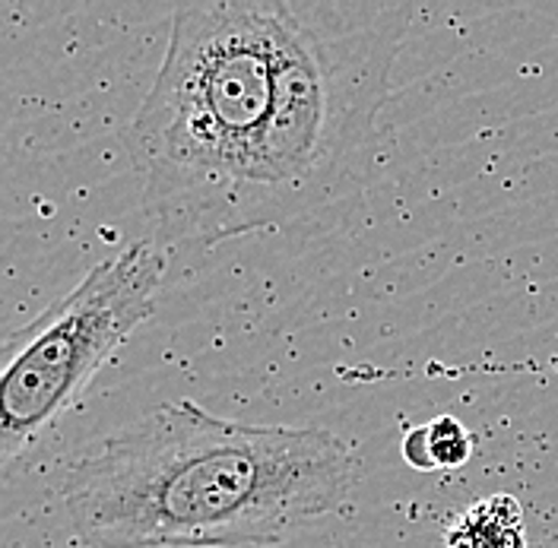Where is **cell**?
<instances>
[{
    "instance_id": "5",
    "label": "cell",
    "mask_w": 558,
    "mask_h": 548,
    "mask_svg": "<svg viewBox=\"0 0 558 548\" xmlns=\"http://www.w3.org/2000/svg\"><path fill=\"white\" fill-rule=\"evenodd\" d=\"M473 431L453 418V415H438L425 425H413L403 431L400 453L407 466L418 473H445V470H460L473 456Z\"/></svg>"
},
{
    "instance_id": "1",
    "label": "cell",
    "mask_w": 558,
    "mask_h": 548,
    "mask_svg": "<svg viewBox=\"0 0 558 548\" xmlns=\"http://www.w3.org/2000/svg\"><path fill=\"white\" fill-rule=\"evenodd\" d=\"M407 10L222 0L181 7L124 127L159 247L209 251L327 209L362 181Z\"/></svg>"
},
{
    "instance_id": "4",
    "label": "cell",
    "mask_w": 558,
    "mask_h": 548,
    "mask_svg": "<svg viewBox=\"0 0 558 548\" xmlns=\"http://www.w3.org/2000/svg\"><path fill=\"white\" fill-rule=\"evenodd\" d=\"M445 548H530L521 501L514 495H488L473 501L448 526Z\"/></svg>"
},
{
    "instance_id": "3",
    "label": "cell",
    "mask_w": 558,
    "mask_h": 548,
    "mask_svg": "<svg viewBox=\"0 0 558 548\" xmlns=\"http://www.w3.org/2000/svg\"><path fill=\"white\" fill-rule=\"evenodd\" d=\"M166 267V247L153 239L131 241L7 340L0 377L3 466L73 410L105 362L153 317Z\"/></svg>"
},
{
    "instance_id": "2",
    "label": "cell",
    "mask_w": 558,
    "mask_h": 548,
    "mask_svg": "<svg viewBox=\"0 0 558 548\" xmlns=\"http://www.w3.org/2000/svg\"><path fill=\"white\" fill-rule=\"evenodd\" d=\"M355 482L337 431L178 400L80 450L58 498L76 548H274L337 514Z\"/></svg>"
}]
</instances>
